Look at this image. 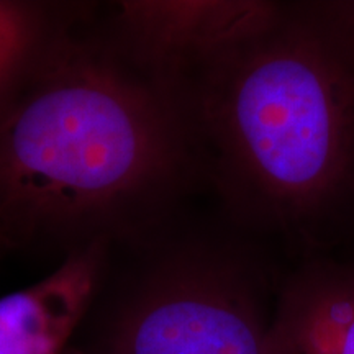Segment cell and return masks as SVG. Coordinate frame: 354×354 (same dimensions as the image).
I'll return each mask as SVG.
<instances>
[{"label":"cell","instance_id":"8992f818","mask_svg":"<svg viewBox=\"0 0 354 354\" xmlns=\"http://www.w3.org/2000/svg\"><path fill=\"white\" fill-rule=\"evenodd\" d=\"M268 354H354V263L315 256L284 279Z\"/></svg>","mask_w":354,"mask_h":354},{"label":"cell","instance_id":"ba28073f","mask_svg":"<svg viewBox=\"0 0 354 354\" xmlns=\"http://www.w3.org/2000/svg\"><path fill=\"white\" fill-rule=\"evenodd\" d=\"M68 354H94V353H86V351H79V349H73L71 348V351Z\"/></svg>","mask_w":354,"mask_h":354},{"label":"cell","instance_id":"3957f363","mask_svg":"<svg viewBox=\"0 0 354 354\" xmlns=\"http://www.w3.org/2000/svg\"><path fill=\"white\" fill-rule=\"evenodd\" d=\"M146 258L105 354H268L269 272L254 248L187 236Z\"/></svg>","mask_w":354,"mask_h":354},{"label":"cell","instance_id":"5b68a950","mask_svg":"<svg viewBox=\"0 0 354 354\" xmlns=\"http://www.w3.org/2000/svg\"><path fill=\"white\" fill-rule=\"evenodd\" d=\"M107 256V243L79 248L46 277L0 297V354H68Z\"/></svg>","mask_w":354,"mask_h":354},{"label":"cell","instance_id":"6da1fadb","mask_svg":"<svg viewBox=\"0 0 354 354\" xmlns=\"http://www.w3.org/2000/svg\"><path fill=\"white\" fill-rule=\"evenodd\" d=\"M205 166L185 92L76 37L0 109V240L64 251L149 236Z\"/></svg>","mask_w":354,"mask_h":354},{"label":"cell","instance_id":"277c9868","mask_svg":"<svg viewBox=\"0 0 354 354\" xmlns=\"http://www.w3.org/2000/svg\"><path fill=\"white\" fill-rule=\"evenodd\" d=\"M269 0H123L107 43L128 63L183 88L212 61L276 20Z\"/></svg>","mask_w":354,"mask_h":354},{"label":"cell","instance_id":"7a4b0ae2","mask_svg":"<svg viewBox=\"0 0 354 354\" xmlns=\"http://www.w3.org/2000/svg\"><path fill=\"white\" fill-rule=\"evenodd\" d=\"M230 218L305 254L354 236V2H284L184 86Z\"/></svg>","mask_w":354,"mask_h":354},{"label":"cell","instance_id":"52a82bcc","mask_svg":"<svg viewBox=\"0 0 354 354\" xmlns=\"http://www.w3.org/2000/svg\"><path fill=\"white\" fill-rule=\"evenodd\" d=\"M61 7L0 0V109L24 86L51 44L73 28Z\"/></svg>","mask_w":354,"mask_h":354}]
</instances>
